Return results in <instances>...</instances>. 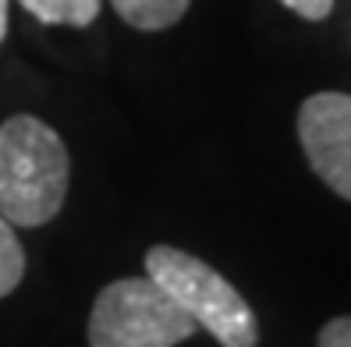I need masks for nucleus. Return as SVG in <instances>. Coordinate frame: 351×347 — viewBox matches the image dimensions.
Segmentation results:
<instances>
[{
	"instance_id": "obj_8",
	"label": "nucleus",
	"mask_w": 351,
	"mask_h": 347,
	"mask_svg": "<svg viewBox=\"0 0 351 347\" xmlns=\"http://www.w3.org/2000/svg\"><path fill=\"white\" fill-rule=\"evenodd\" d=\"M316 347H351V316L330 319L316 337Z\"/></svg>"
},
{
	"instance_id": "obj_5",
	"label": "nucleus",
	"mask_w": 351,
	"mask_h": 347,
	"mask_svg": "<svg viewBox=\"0 0 351 347\" xmlns=\"http://www.w3.org/2000/svg\"><path fill=\"white\" fill-rule=\"evenodd\" d=\"M121 22H128L138 32H163L178 25L189 14L192 0H110Z\"/></svg>"
},
{
	"instance_id": "obj_4",
	"label": "nucleus",
	"mask_w": 351,
	"mask_h": 347,
	"mask_svg": "<svg viewBox=\"0 0 351 347\" xmlns=\"http://www.w3.org/2000/svg\"><path fill=\"white\" fill-rule=\"evenodd\" d=\"M298 142L313 174L351 202V96L313 92L298 107Z\"/></svg>"
},
{
	"instance_id": "obj_3",
	"label": "nucleus",
	"mask_w": 351,
	"mask_h": 347,
	"mask_svg": "<svg viewBox=\"0 0 351 347\" xmlns=\"http://www.w3.org/2000/svg\"><path fill=\"white\" fill-rule=\"evenodd\" d=\"M195 322L149 277H121L107 283L86 322L89 347H178Z\"/></svg>"
},
{
	"instance_id": "obj_6",
	"label": "nucleus",
	"mask_w": 351,
	"mask_h": 347,
	"mask_svg": "<svg viewBox=\"0 0 351 347\" xmlns=\"http://www.w3.org/2000/svg\"><path fill=\"white\" fill-rule=\"evenodd\" d=\"M22 8L43 25H68V29H89L103 0H22Z\"/></svg>"
},
{
	"instance_id": "obj_2",
	"label": "nucleus",
	"mask_w": 351,
	"mask_h": 347,
	"mask_svg": "<svg viewBox=\"0 0 351 347\" xmlns=\"http://www.w3.org/2000/svg\"><path fill=\"white\" fill-rule=\"evenodd\" d=\"M142 266L156 287L195 322V330H206L220 347H259V319L252 305L210 262L174 244H153Z\"/></svg>"
},
{
	"instance_id": "obj_1",
	"label": "nucleus",
	"mask_w": 351,
	"mask_h": 347,
	"mask_svg": "<svg viewBox=\"0 0 351 347\" xmlns=\"http://www.w3.org/2000/svg\"><path fill=\"white\" fill-rule=\"evenodd\" d=\"M71 156L47 120L14 114L0 125V216L11 227H43L68 198Z\"/></svg>"
},
{
	"instance_id": "obj_7",
	"label": "nucleus",
	"mask_w": 351,
	"mask_h": 347,
	"mask_svg": "<svg viewBox=\"0 0 351 347\" xmlns=\"http://www.w3.org/2000/svg\"><path fill=\"white\" fill-rule=\"evenodd\" d=\"M22 277H25V248L18 241L14 227L0 216V301L18 291Z\"/></svg>"
},
{
	"instance_id": "obj_10",
	"label": "nucleus",
	"mask_w": 351,
	"mask_h": 347,
	"mask_svg": "<svg viewBox=\"0 0 351 347\" xmlns=\"http://www.w3.org/2000/svg\"><path fill=\"white\" fill-rule=\"evenodd\" d=\"M8 4H11V0H0V43H4V36H8V25H11V14H8Z\"/></svg>"
},
{
	"instance_id": "obj_9",
	"label": "nucleus",
	"mask_w": 351,
	"mask_h": 347,
	"mask_svg": "<svg viewBox=\"0 0 351 347\" xmlns=\"http://www.w3.org/2000/svg\"><path fill=\"white\" fill-rule=\"evenodd\" d=\"M280 4L305 18V22H323V18H330V11H334V0H280Z\"/></svg>"
}]
</instances>
